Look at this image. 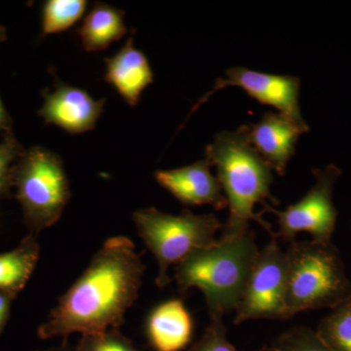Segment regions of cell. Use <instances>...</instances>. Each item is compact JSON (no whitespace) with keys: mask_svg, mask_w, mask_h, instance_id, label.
<instances>
[{"mask_svg":"<svg viewBox=\"0 0 351 351\" xmlns=\"http://www.w3.org/2000/svg\"><path fill=\"white\" fill-rule=\"evenodd\" d=\"M145 270L129 237L108 239L38 327V338L66 341L76 332L86 336L119 329L138 300Z\"/></svg>","mask_w":351,"mask_h":351,"instance_id":"cell-1","label":"cell"},{"mask_svg":"<svg viewBox=\"0 0 351 351\" xmlns=\"http://www.w3.org/2000/svg\"><path fill=\"white\" fill-rule=\"evenodd\" d=\"M205 159L217 168V179L230 208V216L221 234H242L250 230L249 223L255 221L272 237L271 226L260 214L254 213V207L258 203L263 206L267 204V200L274 206L279 205L270 193L274 176L271 167L252 147L248 126L219 133L206 147Z\"/></svg>","mask_w":351,"mask_h":351,"instance_id":"cell-2","label":"cell"},{"mask_svg":"<svg viewBox=\"0 0 351 351\" xmlns=\"http://www.w3.org/2000/svg\"><path fill=\"white\" fill-rule=\"evenodd\" d=\"M251 230L221 234L216 243L199 249L174 267L180 294L199 289L206 301L210 320L223 319L239 306L258 255Z\"/></svg>","mask_w":351,"mask_h":351,"instance_id":"cell-3","label":"cell"},{"mask_svg":"<svg viewBox=\"0 0 351 351\" xmlns=\"http://www.w3.org/2000/svg\"><path fill=\"white\" fill-rule=\"evenodd\" d=\"M287 319L297 313L339 306L351 295L341 254L332 242L293 241L285 251Z\"/></svg>","mask_w":351,"mask_h":351,"instance_id":"cell-4","label":"cell"},{"mask_svg":"<svg viewBox=\"0 0 351 351\" xmlns=\"http://www.w3.org/2000/svg\"><path fill=\"white\" fill-rule=\"evenodd\" d=\"M132 219L138 237L158 263L156 284L161 289L171 283L168 270L172 265L216 243L217 232L223 228L214 214L196 215L189 209L175 216L156 208H144L134 212Z\"/></svg>","mask_w":351,"mask_h":351,"instance_id":"cell-5","label":"cell"},{"mask_svg":"<svg viewBox=\"0 0 351 351\" xmlns=\"http://www.w3.org/2000/svg\"><path fill=\"white\" fill-rule=\"evenodd\" d=\"M11 179L29 232L38 235L59 221L71 199L61 157L45 147H32L14 164Z\"/></svg>","mask_w":351,"mask_h":351,"instance_id":"cell-6","label":"cell"},{"mask_svg":"<svg viewBox=\"0 0 351 351\" xmlns=\"http://www.w3.org/2000/svg\"><path fill=\"white\" fill-rule=\"evenodd\" d=\"M315 182L299 202L288 206L284 211L263 205V213L274 214L278 232L272 237L284 241H295L299 233L307 232L313 241L330 243L336 230L338 211L332 203L335 184L341 175L337 166H327L325 169L313 171Z\"/></svg>","mask_w":351,"mask_h":351,"instance_id":"cell-7","label":"cell"},{"mask_svg":"<svg viewBox=\"0 0 351 351\" xmlns=\"http://www.w3.org/2000/svg\"><path fill=\"white\" fill-rule=\"evenodd\" d=\"M277 240L271 237L258 252L243 297L235 309V325L254 319H287V258Z\"/></svg>","mask_w":351,"mask_h":351,"instance_id":"cell-8","label":"cell"},{"mask_svg":"<svg viewBox=\"0 0 351 351\" xmlns=\"http://www.w3.org/2000/svg\"><path fill=\"white\" fill-rule=\"evenodd\" d=\"M242 88L251 98L265 106L276 108L279 112L299 123H306L302 119L299 105L301 82L297 76L276 75L251 71L242 66H235L226 71V77L216 80L213 89L210 90L193 106L189 112H193L211 98L216 92L223 88Z\"/></svg>","mask_w":351,"mask_h":351,"instance_id":"cell-9","label":"cell"},{"mask_svg":"<svg viewBox=\"0 0 351 351\" xmlns=\"http://www.w3.org/2000/svg\"><path fill=\"white\" fill-rule=\"evenodd\" d=\"M43 105L38 110L45 123L69 134L93 130L105 107L106 99L95 100L80 88L57 82L54 89L43 92Z\"/></svg>","mask_w":351,"mask_h":351,"instance_id":"cell-10","label":"cell"},{"mask_svg":"<svg viewBox=\"0 0 351 351\" xmlns=\"http://www.w3.org/2000/svg\"><path fill=\"white\" fill-rule=\"evenodd\" d=\"M308 131L306 123H299L280 112H267L258 123L248 126V138L271 169L284 176L300 136Z\"/></svg>","mask_w":351,"mask_h":351,"instance_id":"cell-11","label":"cell"},{"mask_svg":"<svg viewBox=\"0 0 351 351\" xmlns=\"http://www.w3.org/2000/svg\"><path fill=\"white\" fill-rule=\"evenodd\" d=\"M210 167L204 158L177 169L156 171L154 178L159 186L186 206L211 205L216 210L226 209L228 200Z\"/></svg>","mask_w":351,"mask_h":351,"instance_id":"cell-12","label":"cell"},{"mask_svg":"<svg viewBox=\"0 0 351 351\" xmlns=\"http://www.w3.org/2000/svg\"><path fill=\"white\" fill-rule=\"evenodd\" d=\"M104 80L112 85L129 107L141 100L145 88L154 82L149 60L134 45V34L113 56L106 58Z\"/></svg>","mask_w":351,"mask_h":351,"instance_id":"cell-13","label":"cell"},{"mask_svg":"<svg viewBox=\"0 0 351 351\" xmlns=\"http://www.w3.org/2000/svg\"><path fill=\"white\" fill-rule=\"evenodd\" d=\"M193 323L181 300L159 304L149 314L147 334L156 351H182L191 343Z\"/></svg>","mask_w":351,"mask_h":351,"instance_id":"cell-14","label":"cell"},{"mask_svg":"<svg viewBox=\"0 0 351 351\" xmlns=\"http://www.w3.org/2000/svg\"><path fill=\"white\" fill-rule=\"evenodd\" d=\"M126 34L123 11L103 2L94 4L76 29V34L86 52L107 49Z\"/></svg>","mask_w":351,"mask_h":351,"instance_id":"cell-15","label":"cell"},{"mask_svg":"<svg viewBox=\"0 0 351 351\" xmlns=\"http://www.w3.org/2000/svg\"><path fill=\"white\" fill-rule=\"evenodd\" d=\"M38 237L29 232L13 250L0 254V293L16 299L24 290L40 257Z\"/></svg>","mask_w":351,"mask_h":351,"instance_id":"cell-16","label":"cell"},{"mask_svg":"<svg viewBox=\"0 0 351 351\" xmlns=\"http://www.w3.org/2000/svg\"><path fill=\"white\" fill-rule=\"evenodd\" d=\"M316 332L332 351H351V295L331 309Z\"/></svg>","mask_w":351,"mask_h":351,"instance_id":"cell-17","label":"cell"},{"mask_svg":"<svg viewBox=\"0 0 351 351\" xmlns=\"http://www.w3.org/2000/svg\"><path fill=\"white\" fill-rule=\"evenodd\" d=\"M88 6L84 0H47L41 11V36L66 31L82 19Z\"/></svg>","mask_w":351,"mask_h":351,"instance_id":"cell-18","label":"cell"},{"mask_svg":"<svg viewBox=\"0 0 351 351\" xmlns=\"http://www.w3.org/2000/svg\"><path fill=\"white\" fill-rule=\"evenodd\" d=\"M269 351H332L311 328L288 330L272 341Z\"/></svg>","mask_w":351,"mask_h":351,"instance_id":"cell-19","label":"cell"},{"mask_svg":"<svg viewBox=\"0 0 351 351\" xmlns=\"http://www.w3.org/2000/svg\"><path fill=\"white\" fill-rule=\"evenodd\" d=\"M75 348V351H140L119 329L82 336Z\"/></svg>","mask_w":351,"mask_h":351,"instance_id":"cell-20","label":"cell"},{"mask_svg":"<svg viewBox=\"0 0 351 351\" xmlns=\"http://www.w3.org/2000/svg\"><path fill=\"white\" fill-rule=\"evenodd\" d=\"M24 152L13 134L7 132L5 138L0 143V197H10L13 188L12 167Z\"/></svg>","mask_w":351,"mask_h":351,"instance_id":"cell-21","label":"cell"},{"mask_svg":"<svg viewBox=\"0 0 351 351\" xmlns=\"http://www.w3.org/2000/svg\"><path fill=\"white\" fill-rule=\"evenodd\" d=\"M188 351H239L228 341V330L223 325V319L210 320L202 336L195 341ZM258 351H269V348H262Z\"/></svg>","mask_w":351,"mask_h":351,"instance_id":"cell-22","label":"cell"},{"mask_svg":"<svg viewBox=\"0 0 351 351\" xmlns=\"http://www.w3.org/2000/svg\"><path fill=\"white\" fill-rule=\"evenodd\" d=\"M14 298L11 295L0 293V335L5 329L7 323H8L9 316H10L11 304L14 301Z\"/></svg>","mask_w":351,"mask_h":351,"instance_id":"cell-23","label":"cell"},{"mask_svg":"<svg viewBox=\"0 0 351 351\" xmlns=\"http://www.w3.org/2000/svg\"><path fill=\"white\" fill-rule=\"evenodd\" d=\"M11 124H12V120L9 117L8 112H6L5 108H4L3 103H2L1 99H0V131L10 132Z\"/></svg>","mask_w":351,"mask_h":351,"instance_id":"cell-24","label":"cell"},{"mask_svg":"<svg viewBox=\"0 0 351 351\" xmlns=\"http://www.w3.org/2000/svg\"><path fill=\"white\" fill-rule=\"evenodd\" d=\"M31 351H75V346H69L66 341H64L61 345L50 346L47 348H39V350H34Z\"/></svg>","mask_w":351,"mask_h":351,"instance_id":"cell-25","label":"cell"},{"mask_svg":"<svg viewBox=\"0 0 351 351\" xmlns=\"http://www.w3.org/2000/svg\"><path fill=\"white\" fill-rule=\"evenodd\" d=\"M6 39V31L5 27L3 25H0V43H3Z\"/></svg>","mask_w":351,"mask_h":351,"instance_id":"cell-26","label":"cell"}]
</instances>
